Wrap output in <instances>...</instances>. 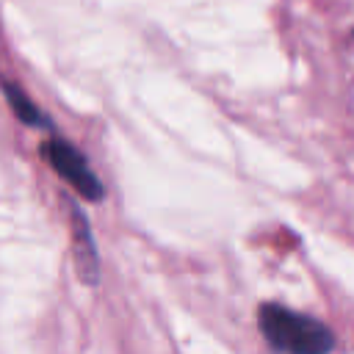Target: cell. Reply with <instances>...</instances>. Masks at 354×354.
Returning <instances> with one entry per match:
<instances>
[{"label": "cell", "mask_w": 354, "mask_h": 354, "mask_svg": "<svg viewBox=\"0 0 354 354\" xmlns=\"http://www.w3.org/2000/svg\"><path fill=\"white\" fill-rule=\"evenodd\" d=\"M257 324L271 348L282 354H329L335 346V335L324 321L282 304H263Z\"/></svg>", "instance_id": "1"}, {"label": "cell", "mask_w": 354, "mask_h": 354, "mask_svg": "<svg viewBox=\"0 0 354 354\" xmlns=\"http://www.w3.org/2000/svg\"><path fill=\"white\" fill-rule=\"evenodd\" d=\"M41 155L50 160V166H53L80 196H86V199H91V202L102 199V185H100V180H97L94 171L88 169V160H86L69 141L53 138V141H47V144L41 147Z\"/></svg>", "instance_id": "2"}, {"label": "cell", "mask_w": 354, "mask_h": 354, "mask_svg": "<svg viewBox=\"0 0 354 354\" xmlns=\"http://www.w3.org/2000/svg\"><path fill=\"white\" fill-rule=\"evenodd\" d=\"M69 218H72V232H75V257H77V268L83 274V279H97V252H94V241H91V230L88 221L83 218V213L69 205Z\"/></svg>", "instance_id": "3"}, {"label": "cell", "mask_w": 354, "mask_h": 354, "mask_svg": "<svg viewBox=\"0 0 354 354\" xmlns=\"http://www.w3.org/2000/svg\"><path fill=\"white\" fill-rule=\"evenodd\" d=\"M3 91H6V100H8V105H11V111L17 113V119H22L25 124H39L41 122V113H39V108L19 91V88H14L11 83H3Z\"/></svg>", "instance_id": "4"}]
</instances>
